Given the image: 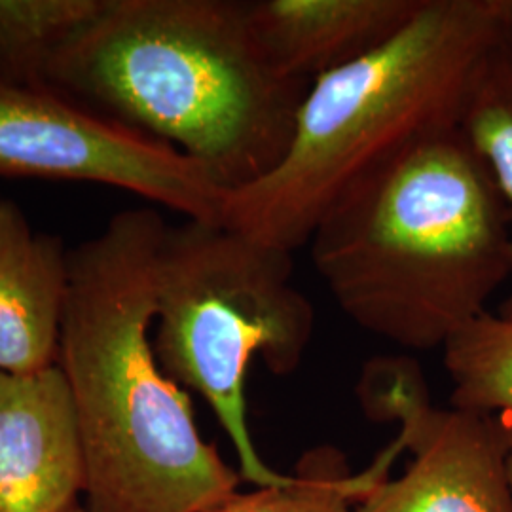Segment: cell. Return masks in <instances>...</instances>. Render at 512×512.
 Instances as JSON below:
<instances>
[{
    "label": "cell",
    "mask_w": 512,
    "mask_h": 512,
    "mask_svg": "<svg viewBox=\"0 0 512 512\" xmlns=\"http://www.w3.org/2000/svg\"><path fill=\"white\" fill-rule=\"evenodd\" d=\"M165 230L156 209H128L69 251L57 365L73 395L88 512H207L238 494L241 475L202 439L190 395L150 340Z\"/></svg>",
    "instance_id": "cell-1"
},
{
    "label": "cell",
    "mask_w": 512,
    "mask_h": 512,
    "mask_svg": "<svg viewBox=\"0 0 512 512\" xmlns=\"http://www.w3.org/2000/svg\"><path fill=\"white\" fill-rule=\"evenodd\" d=\"M308 86L275 69L247 0H105L42 80L177 148L228 192L281 162Z\"/></svg>",
    "instance_id": "cell-2"
},
{
    "label": "cell",
    "mask_w": 512,
    "mask_h": 512,
    "mask_svg": "<svg viewBox=\"0 0 512 512\" xmlns=\"http://www.w3.org/2000/svg\"><path fill=\"white\" fill-rule=\"evenodd\" d=\"M310 243L340 310L416 351L444 348L512 277L511 209L461 126L355 184Z\"/></svg>",
    "instance_id": "cell-3"
},
{
    "label": "cell",
    "mask_w": 512,
    "mask_h": 512,
    "mask_svg": "<svg viewBox=\"0 0 512 512\" xmlns=\"http://www.w3.org/2000/svg\"><path fill=\"white\" fill-rule=\"evenodd\" d=\"M511 29L512 0H425L397 37L311 82L285 156L228 192L222 224L289 253L310 243L355 184L461 126L482 61Z\"/></svg>",
    "instance_id": "cell-4"
},
{
    "label": "cell",
    "mask_w": 512,
    "mask_h": 512,
    "mask_svg": "<svg viewBox=\"0 0 512 512\" xmlns=\"http://www.w3.org/2000/svg\"><path fill=\"white\" fill-rule=\"evenodd\" d=\"M293 272V253L200 220L167 226L156 258V359L213 408L258 488L291 480L258 456L245 389L255 357L289 376L310 348L315 310Z\"/></svg>",
    "instance_id": "cell-5"
},
{
    "label": "cell",
    "mask_w": 512,
    "mask_h": 512,
    "mask_svg": "<svg viewBox=\"0 0 512 512\" xmlns=\"http://www.w3.org/2000/svg\"><path fill=\"white\" fill-rule=\"evenodd\" d=\"M0 177L120 188L186 220L222 224L228 190L177 148L71 99L0 82Z\"/></svg>",
    "instance_id": "cell-6"
},
{
    "label": "cell",
    "mask_w": 512,
    "mask_h": 512,
    "mask_svg": "<svg viewBox=\"0 0 512 512\" xmlns=\"http://www.w3.org/2000/svg\"><path fill=\"white\" fill-rule=\"evenodd\" d=\"M359 397L370 418L399 421L412 461L353 512H512L505 416L435 408L410 359L368 363Z\"/></svg>",
    "instance_id": "cell-7"
},
{
    "label": "cell",
    "mask_w": 512,
    "mask_h": 512,
    "mask_svg": "<svg viewBox=\"0 0 512 512\" xmlns=\"http://www.w3.org/2000/svg\"><path fill=\"white\" fill-rule=\"evenodd\" d=\"M84 486L82 439L61 366L0 372V512H67Z\"/></svg>",
    "instance_id": "cell-8"
},
{
    "label": "cell",
    "mask_w": 512,
    "mask_h": 512,
    "mask_svg": "<svg viewBox=\"0 0 512 512\" xmlns=\"http://www.w3.org/2000/svg\"><path fill=\"white\" fill-rule=\"evenodd\" d=\"M425 0H247L275 69L311 84L372 54L418 16Z\"/></svg>",
    "instance_id": "cell-9"
},
{
    "label": "cell",
    "mask_w": 512,
    "mask_h": 512,
    "mask_svg": "<svg viewBox=\"0 0 512 512\" xmlns=\"http://www.w3.org/2000/svg\"><path fill=\"white\" fill-rule=\"evenodd\" d=\"M69 291V251L37 232L18 203L0 198V372L57 363Z\"/></svg>",
    "instance_id": "cell-10"
},
{
    "label": "cell",
    "mask_w": 512,
    "mask_h": 512,
    "mask_svg": "<svg viewBox=\"0 0 512 512\" xmlns=\"http://www.w3.org/2000/svg\"><path fill=\"white\" fill-rule=\"evenodd\" d=\"M401 450V444L395 442L368 471L349 475L342 452L321 446L304 454L289 482L256 488L251 494H234L207 512H353L351 503L363 501L387 478Z\"/></svg>",
    "instance_id": "cell-11"
},
{
    "label": "cell",
    "mask_w": 512,
    "mask_h": 512,
    "mask_svg": "<svg viewBox=\"0 0 512 512\" xmlns=\"http://www.w3.org/2000/svg\"><path fill=\"white\" fill-rule=\"evenodd\" d=\"M105 0H0V82L42 88L54 55Z\"/></svg>",
    "instance_id": "cell-12"
},
{
    "label": "cell",
    "mask_w": 512,
    "mask_h": 512,
    "mask_svg": "<svg viewBox=\"0 0 512 512\" xmlns=\"http://www.w3.org/2000/svg\"><path fill=\"white\" fill-rule=\"evenodd\" d=\"M442 349L452 408L512 416V317L484 311Z\"/></svg>",
    "instance_id": "cell-13"
},
{
    "label": "cell",
    "mask_w": 512,
    "mask_h": 512,
    "mask_svg": "<svg viewBox=\"0 0 512 512\" xmlns=\"http://www.w3.org/2000/svg\"><path fill=\"white\" fill-rule=\"evenodd\" d=\"M461 129L488 165L512 215V29L482 61ZM499 313L512 317V289Z\"/></svg>",
    "instance_id": "cell-14"
},
{
    "label": "cell",
    "mask_w": 512,
    "mask_h": 512,
    "mask_svg": "<svg viewBox=\"0 0 512 512\" xmlns=\"http://www.w3.org/2000/svg\"><path fill=\"white\" fill-rule=\"evenodd\" d=\"M507 476H509V488L512 495V423L509 425V450H507Z\"/></svg>",
    "instance_id": "cell-15"
},
{
    "label": "cell",
    "mask_w": 512,
    "mask_h": 512,
    "mask_svg": "<svg viewBox=\"0 0 512 512\" xmlns=\"http://www.w3.org/2000/svg\"><path fill=\"white\" fill-rule=\"evenodd\" d=\"M67 512H88V509H86V507H82V505H78V503H76V505H74V507H71V509H69V511Z\"/></svg>",
    "instance_id": "cell-16"
}]
</instances>
